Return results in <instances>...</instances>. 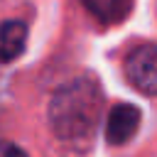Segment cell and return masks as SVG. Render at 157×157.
<instances>
[{"label": "cell", "mask_w": 157, "mask_h": 157, "mask_svg": "<svg viewBox=\"0 0 157 157\" xmlns=\"http://www.w3.org/2000/svg\"><path fill=\"white\" fill-rule=\"evenodd\" d=\"M103 113V91L93 76H76L66 81L49 103L52 132L69 145H86Z\"/></svg>", "instance_id": "obj_1"}, {"label": "cell", "mask_w": 157, "mask_h": 157, "mask_svg": "<svg viewBox=\"0 0 157 157\" xmlns=\"http://www.w3.org/2000/svg\"><path fill=\"white\" fill-rule=\"evenodd\" d=\"M125 78L145 96H157V44L135 47L123 64Z\"/></svg>", "instance_id": "obj_2"}, {"label": "cell", "mask_w": 157, "mask_h": 157, "mask_svg": "<svg viewBox=\"0 0 157 157\" xmlns=\"http://www.w3.org/2000/svg\"><path fill=\"white\" fill-rule=\"evenodd\" d=\"M137 128H140V110L132 103H118L108 113L105 140L108 145H125L135 137Z\"/></svg>", "instance_id": "obj_3"}, {"label": "cell", "mask_w": 157, "mask_h": 157, "mask_svg": "<svg viewBox=\"0 0 157 157\" xmlns=\"http://www.w3.org/2000/svg\"><path fill=\"white\" fill-rule=\"evenodd\" d=\"M27 44V25L22 20H2L0 22V64L15 61Z\"/></svg>", "instance_id": "obj_4"}, {"label": "cell", "mask_w": 157, "mask_h": 157, "mask_svg": "<svg viewBox=\"0 0 157 157\" xmlns=\"http://www.w3.org/2000/svg\"><path fill=\"white\" fill-rule=\"evenodd\" d=\"M81 5L103 25H118L132 10V0H81Z\"/></svg>", "instance_id": "obj_5"}, {"label": "cell", "mask_w": 157, "mask_h": 157, "mask_svg": "<svg viewBox=\"0 0 157 157\" xmlns=\"http://www.w3.org/2000/svg\"><path fill=\"white\" fill-rule=\"evenodd\" d=\"M0 157H27V152L20 145H15V142L0 140Z\"/></svg>", "instance_id": "obj_6"}]
</instances>
